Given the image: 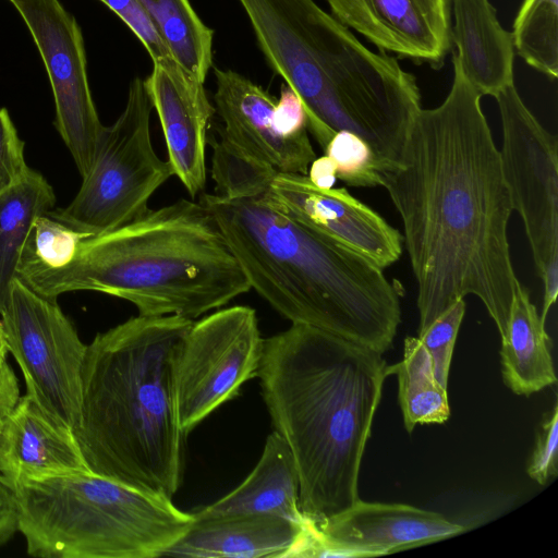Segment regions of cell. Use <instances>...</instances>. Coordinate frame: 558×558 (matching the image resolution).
<instances>
[{"label":"cell","mask_w":558,"mask_h":558,"mask_svg":"<svg viewBox=\"0 0 558 558\" xmlns=\"http://www.w3.org/2000/svg\"><path fill=\"white\" fill-rule=\"evenodd\" d=\"M386 367L381 353L303 324L263 340L256 376L295 463L301 511L316 525L359 499Z\"/></svg>","instance_id":"obj_2"},{"label":"cell","mask_w":558,"mask_h":558,"mask_svg":"<svg viewBox=\"0 0 558 558\" xmlns=\"http://www.w3.org/2000/svg\"><path fill=\"white\" fill-rule=\"evenodd\" d=\"M20 397L15 374L7 364L0 369V421L14 407Z\"/></svg>","instance_id":"obj_35"},{"label":"cell","mask_w":558,"mask_h":558,"mask_svg":"<svg viewBox=\"0 0 558 558\" xmlns=\"http://www.w3.org/2000/svg\"><path fill=\"white\" fill-rule=\"evenodd\" d=\"M0 315L8 350L23 373L26 393L73 432L80 418L87 345L56 300L36 293L19 278Z\"/></svg>","instance_id":"obj_9"},{"label":"cell","mask_w":558,"mask_h":558,"mask_svg":"<svg viewBox=\"0 0 558 558\" xmlns=\"http://www.w3.org/2000/svg\"><path fill=\"white\" fill-rule=\"evenodd\" d=\"M137 36L153 62L172 58L140 0H100Z\"/></svg>","instance_id":"obj_32"},{"label":"cell","mask_w":558,"mask_h":558,"mask_svg":"<svg viewBox=\"0 0 558 558\" xmlns=\"http://www.w3.org/2000/svg\"><path fill=\"white\" fill-rule=\"evenodd\" d=\"M529 476L539 485L547 484L558 473V405L554 403L543 417L535 446L527 462Z\"/></svg>","instance_id":"obj_31"},{"label":"cell","mask_w":558,"mask_h":558,"mask_svg":"<svg viewBox=\"0 0 558 558\" xmlns=\"http://www.w3.org/2000/svg\"><path fill=\"white\" fill-rule=\"evenodd\" d=\"M263 340L256 313L248 306L223 308L193 323L175 374L178 414L185 435L256 377Z\"/></svg>","instance_id":"obj_10"},{"label":"cell","mask_w":558,"mask_h":558,"mask_svg":"<svg viewBox=\"0 0 558 558\" xmlns=\"http://www.w3.org/2000/svg\"><path fill=\"white\" fill-rule=\"evenodd\" d=\"M172 59L205 83L213 65L214 31L189 0H140Z\"/></svg>","instance_id":"obj_25"},{"label":"cell","mask_w":558,"mask_h":558,"mask_svg":"<svg viewBox=\"0 0 558 558\" xmlns=\"http://www.w3.org/2000/svg\"><path fill=\"white\" fill-rule=\"evenodd\" d=\"M154 107L145 82L134 77L124 110L102 128L89 172L74 199L49 211L70 228L98 235L146 213L148 199L170 177L169 161L156 154L150 137Z\"/></svg>","instance_id":"obj_8"},{"label":"cell","mask_w":558,"mask_h":558,"mask_svg":"<svg viewBox=\"0 0 558 558\" xmlns=\"http://www.w3.org/2000/svg\"><path fill=\"white\" fill-rule=\"evenodd\" d=\"M17 278L51 300L93 290L131 302L142 316L190 319L251 289L209 210L184 198L83 239L60 267L22 269Z\"/></svg>","instance_id":"obj_6"},{"label":"cell","mask_w":558,"mask_h":558,"mask_svg":"<svg viewBox=\"0 0 558 558\" xmlns=\"http://www.w3.org/2000/svg\"><path fill=\"white\" fill-rule=\"evenodd\" d=\"M398 378V397L407 430L417 424L444 423L450 415L447 387L435 377L432 360L417 337L404 340L403 359L386 367Z\"/></svg>","instance_id":"obj_24"},{"label":"cell","mask_w":558,"mask_h":558,"mask_svg":"<svg viewBox=\"0 0 558 558\" xmlns=\"http://www.w3.org/2000/svg\"><path fill=\"white\" fill-rule=\"evenodd\" d=\"M331 15L379 51L440 69L451 52V0H326Z\"/></svg>","instance_id":"obj_15"},{"label":"cell","mask_w":558,"mask_h":558,"mask_svg":"<svg viewBox=\"0 0 558 558\" xmlns=\"http://www.w3.org/2000/svg\"><path fill=\"white\" fill-rule=\"evenodd\" d=\"M213 179L217 195L246 197L266 192L277 172L235 149L223 138L213 144Z\"/></svg>","instance_id":"obj_27"},{"label":"cell","mask_w":558,"mask_h":558,"mask_svg":"<svg viewBox=\"0 0 558 558\" xmlns=\"http://www.w3.org/2000/svg\"><path fill=\"white\" fill-rule=\"evenodd\" d=\"M215 109L223 122L221 138L277 172L307 174L316 154L308 133L288 135L278 125L277 101L244 75L215 69Z\"/></svg>","instance_id":"obj_16"},{"label":"cell","mask_w":558,"mask_h":558,"mask_svg":"<svg viewBox=\"0 0 558 558\" xmlns=\"http://www.w3.org/2000/svg\"><path fill=\"white\" fill-rule=\"evenodd\" d=\"M452 64L447 97L418 110L399 162L379 172L381 186L402 219L418 332L473 294L501 337L518 280L507 234L512 201L482 96L453 53Z\"/></svg>","instance_id":"obj_1"},{"label":"cell","mask_w":558,"mask_h":558,"mask_svg":"<svg viewBox=\"0 0 558 558\" xmlns=\"http://www.w3.org/2000/svg\"><path fill=\"white\" fill-rule=\"evenodd\" d=\"M514 51L536 71L558 76V0H523L512 31Z\"/></svg>","instance_id":"obj_26"},{"label":"cell","mask_w":558,"mask_h":558,"mask_svg":"<svg viewBox=\"0 0 558 558\" xmlns=\"http://www.w3.org/2000/svg\"><path fill=\"white\" fill-rule=\"evenodd\" d=\"M451 40L459 65L481 96L514 84V46L489 0H451Z\"/></svg>","instance_id":"obj_19"},{"label":"cell","mask_w":558,"mask_h":558,"mask_svg":"<svg viewBox=\"0 0 558 558\" xmlns=\"http://www.w3.org/2000/svg\"><path fill=\"white\" fill-rule=\"evenodd\" d=\"M29 168L24 157V142L5 108L0 109V194L23 179Z\"/></svg>","instance_id":"obj_33"},{"label":"cell","mask_w":558,"mask_h":558,"mask_svg":"<svg viewBox=\"0 0 558 558\" xmlns=\"http://www.w3.org/2000/svg\"><path fill=\"white\" fill-rule=\"evenodd\" d=\"M464 312V300H458L417 336L430 356L435 377L444 387H447L452 352Z\"/></svg>","instance_id":"obj_30"},{"label":"cell","mask_w":558,"mask_h":558,"mask_svg":"<svg viewBox=\"0 0 558 558\" xmlns=\"http://www.w3.org/2000/svg\"><path fill=\"white\" fill-rule=\"evenodd\" d=\"M8 352H9V350H8L5 338H4V335H3L2 325H1V322H0V369L8 364L7 363V354H8Z\"/></svg>","instance_id":"obj_37"},{"label":"cell","mask_w":558,"mask_h":558,"mask_svg":"<svg viewBox=\"0 0 558 558\" xmlns=\"http://www.w3.org/2000/svg\"><path fill=\"white\" fill-rule=\"evenodd\" d=\"M266 194L303 225L359 252L383 269L402 254L403 235L345 189L323 190L306 174L276 172Z\"/></svg>","instance_id":"obj_14"},{"label":"cell","mask_w":558,"mask_h":558,"mask_svg":"<svg viewBox=\"0 0 558 558\" xmlns=\"http://www.w3.org/2000/svg\"><path fill=\"white\" fill-rule=\"evenodd\" d=\"M465 530L438 512L359 498L319 525L305 518L283 558L383 556L442 541Z\"/></svg>","instance_id":"obj_13"},{"label":"cell","mask_w":558,"mask_h":558,"mask_svg":"<svg viewBox=\"0 0 558 558\" xmlns=\"http://www.w3.org/2000/svg\"><path fill=\"white\" fill-rule=\"evenodd\" d=\"M495 98L502 128V174L541 277L558 270L557 138L529 110L514 84Z\"/></svg>","instance_id":"obj_11"},{"label":"cell","mask_w":558,"mask_h":558,"mask_svg":"<svg viewBox=\"0 0 558 558\" xmlns=\"http://www.w3.org/2000/svg\"><path fill=\"white\" fill-rule=\"evenodd\" d=\"M553 341L527 290L517 280L506 330L501 336L504 383L520 396H530L557 381Z\"/></svg>","instance_id":"obj_22"},{"label":"cell","mask_w":558,"mask_h":558,"mask_svg":"<svg viewBox=\"0 0 558 558\" xmlns=\"http://www.w3.org/2000/svg\"><path fill=\"white\" fill-rule=\"evenodd\" d=\"M299 475L291 451L277 433L266 438L255 468L232 492L193 513L195 519L231 514H269L301 524Z\"/></svg>","instance_id":"obj_21"},{"label":"cell","mask_w":558,"mask_h":558,"mask_svg":"<svg viewBox=\"0 0 558 558\" xmlns=\"http://www.w3.org/2000/svg\"><path fill=\"white\" fill-rule=\"evenodd\" d=\"M144 82L161 124L173 174L195 197L207 181V132L216 111L205 83L172 58L153 62Z\"/></svg>","instance_id":"obj_17"},{"label":"cell","mask_w":558,"mask_h":558,"mask_svg":"<svg viewBox=\"0 0 558 558\" xmlns=\"http://www.w3.org/2000/svg\"><path fill=\"white\" fill-rule=\"evenodd\" d=\"M336 167L337 179L349 186H381L380 173L371 146L349 131L337 132L324 149Z\"/></svg>","instance_id":"obj_29"},{"label":"cell","mask_w":558,"mask_h":558,"mask_svg":"<svg viewBox=\"0 0 558 558\" xmlns=\"http://www.w3.org/2000/svg\"><path fill=\"white\" fill-rule=\"evenodd\" d=\"M19 531L17 508L13 490L0 475V546Z\"/></svg>","instance_id":"obj_34"},{"label":"cell","mask_w":558,"mask_h":558,"mask_svg":"<svg viewBox=\"0 0 558 558\" xmlns=\"http://www.w3.org/2000/svg\"><path fill=\"white\" fill-rule=\"evenodd\" d=\"M306 175L315 186L323 190L332 189L337 180L335 163L327 155L316 157L311 162Z\"/></svg>","instance_id":"obj_36"},{"label":"cell","mask_w":558,"mask_h":558,"mask_svg":"<svg viewBox=\"0 0 558 558\" xmlns=\"http://www.w3.org/2000/svg\"><path fill=\"white\" fill-rule=\"evenodd\" d=\"M271 70L300 100L324 150L339 131L361 136L379 172L397 165L421 107L416 77L374 52L314 0H239Z\"/></svg>","instance_id":"obj_5"},{"label":"cell","mask_w":558,"mask_h":558,"mask_svg":"<svg viewBox=\"0 0 558 558\" xmlns=\"http://www.w3.org/2000/svg\"><path fill=\"white\" fill-rule=\"evenodd\" d=\"M300 525L269 514L195 519L163 556L193 558H282Z\"/></svg>","instance_id":"obj_20"},{"label":"cell","mask_w":558,"mask_h":558,"mask_svg":"<svg viewBox=\"0 0 558 558\" xmlns=\"http://www.w3.org/2000/svg\"><path fill=\"white\" fill-rule=\"evenodd\" d=\"M88 470L71 428L28 393L0 421V475L11 487L51 475Z\"/></svg>","instance_id":"obj_18"},{"label":"cell","mask_w":558,"mask_h":558,"mask_svg":"<svg viewBox=\"0 0 558 558\" xmlns=\"http://www.w3.org/2000/svg\"><path fill=\"white\" fill-rule=\"evenodd\" d=\"M56 203L52 186L37 171L0 194V312L17 279L21 255L35 219Z\"/></svg>","instance_id":"obj_23"},{"label":"cell","mask_w":558,"mask_h":558,"mask_svg":"<svg viewBox=\"0 0 558 558\" xmlns=\"http://www.w3.org/2000/svg\"><path fill=\"white\" fill-rule=\"evenodd\" d=\"M199 203L251 289L280 315L381 354L390 348L401 322L400 293L383 268L303 225L266 192L205 194Z\"/></svg>","instance_id":"obj_4"},{"label":"cell","mask_w":558,"mask_h":558,"mask_svg":"<svg viewBox=\"0 0 558 558\" xmlns=\"http://www.w3.org/2000/svg\"><path fill=\"white\" fill-rule=\"evenodd\" d=\"M90 234L76 231L48 214L38 216L24 245L19 270L60 267L72 259L80 242Z\"/></svg>","instance_id":"obj_28"},{"label":"cell","mask_w":558,"mask_h":558,"mask_svg":"<svg viewBox=\"0 0 558 558\" xmlns=\"http://www.w3.org/2000/svg\"><path fill=\"white\" fill-rule=\"evenodd\" d=\"M193 323L138 315L87 344L73 435L90 472L170 499L178 492L185 434L175 374Z\"/></svg>","instance_id":"obj_3"},{"label":"cell","mask_w":558,"mask_h":558,"mask_svg":"<svg viewBox=\"0 0 558 558\" xmlns=\"http://www.w3.org/2000/svg\"><path fill=\"white\" fill-rule=\"evenodd\" d=\"M27 554L45 558L161 557L192 526L172 499L89 470L11 487Z\"/></svg>","instance_id":"obj_7"},{"label":"cell","mask_w":558,"mask_h":558,"mask_svg":"<svg viewBox=\"0 0 558 558\" xmlns=\"http://www.w3.org/2000/svg\"><path fill=\"white\" fill-rule=\"evenodd\" d=\"M26 24L49 76L56 128L84 178L101 124L89 88L81 27L59 0H10Z\"/></svg>","instance_id":"obj_12"}]
</instances>
